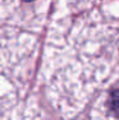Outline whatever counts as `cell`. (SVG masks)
<instances>
[{
  "instance_id": "1",
  "label": "cell",
  "mask_w": 119,
  "mask_h": 120,
  "mask_svg": "<svg viewBox=\"0 0 119 120\" xmlns=\"http://www.w3.org/2000/svg\"><path fill=\"white\" fill-rule=\"evenodd\" d=\"M107 107L113 112V115L119 119V90H114L110 92L107 98Z\"/></svg>"
},
{
  "instance_id": "2",
  "label": "cell",
  "mask_w": 119,
  "mask_h": 120,
  "mask_svg": "<svg viewBox=\"0 0 119 120\" xmlns=\"http://www.w3.org/2000/svg\"><path fill=\"white\" fill-rule=\"evenodd\" d=\"M23 1H32V0H23Z\"/></svg>"
}]
</instances>
